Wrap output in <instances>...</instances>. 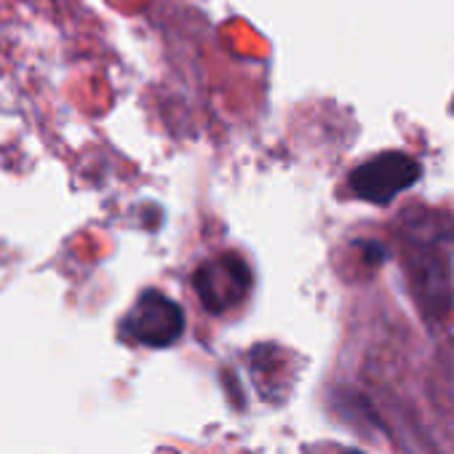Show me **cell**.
Listing matches in <instances>:
<instances>
[{"label":"cell","mask_w":454,"mask_h":454,"mask_svg":"<svg viewBox=\"0 0 454 454\" xmlns=\"http://www.w3.org/2000/svg\"><path fill=\"white\" fill-rule=\"evenodd\" d=\"M121 329L129 340L145 348H168L184 332V313L163 292L147 289L137 297Z\"/></svg>","instance_id":"1"},{"label":"cell","mask_w":454,"mask_h":454,"mask_svg":"<svg viewBox=\"0 0 454 454\" xmlns=\"http://www.w3.org/2000/svg\"><path fill=\"white\" fill-rule=\"evenodd\" d=\"M422 174V166L417 158L406 153H382L366 163H361L350 174V190L369 200V203H387L401 190L411 187Z\"/></svg>","instance_id":"2"},{"label":"cell","mask_w":454,"mask_h":454,"mask_svg":"<svg viewBox=\"0 0 454 454\" xmlns=\"http://www.w3.org/2000/svg\"><path fill=\"white\" fill-rule=\"evenodd\" d=\"M192 286L206 310L224 313V310L236 308L252 289V270L241 257L222 254L216 260L203 262L195 270Z\"/></svg>","instance_id":"3"},{"label":"cell","mask_w":454,"mask_h":454,"mask_svg":"<svg viewBox=\"0 0 454 454\" xmlns=\"http://www.w3.org/2000/svg\"><path fill=\"white\" fill-rule=\"evenodd\" d=\"M342 454H364V451H358V449H348V451H342Z\"/></svg>","instance_id":"4"}]
</instances>
